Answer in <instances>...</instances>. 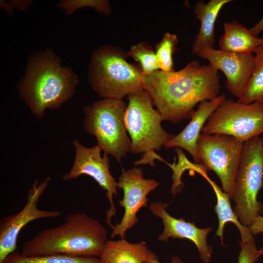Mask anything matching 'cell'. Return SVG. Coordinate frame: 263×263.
Wrapping results in <instances>:
<instances>
[{
  "mask_svg": "<svg viewBox=\"0 0 263 263\" xmlns=\"http://www.w3.org/2000/svg\"><path fill=\"white\" fill-rule=\"evenodd\" d=\"M107 239L108 231L99 220L83 212H74L68 214L62 224L43 229L26 241L21 253L27 256L99 257Z\"/></svg>",
  "mask_w": 263,
  "mask_h": 263,
  "instance_id": "7a4b0ae2",
  "label": "cell"
},
{
  "mask_svg": "<svg viewBox=\"0 0 263 263\" xmlns=\"http://www.w3.org/2000/svg\"><path fill=\"white\" fill-rule=\"evenodd\" d=\"M127 106L123 100L104 98L83 109L84 130L96 137L104 154L112 155L119 163L131 151L124 122Z\"/></svg>",
  "mask_w": 263,
  "mask_h": 263,
  "instance_id": "8992f818",
  "label": "cell"
},
{
  "mask_svg": "<svg viewBox=\"0 0 263 263\" xmlns=\"http://www.w3.org/2000/svg\"><path fill=\"white\" fill-rule=\"evenodd\" d=\"M14 8H17L19 10H24L29 7L32 3L31 0H10L9 1Z\"/></svg>",
  "mask_w": 263,
  "mask_h": 263,
  "instance_id": "4316f807",
  "label": "cell"
},
{
  "mask_svg": "<svg viewBox=\"0 0 263 263\" xmlns=\"http://www.w3.org/2000/svg\"><path fill=\"white\" fill-rule=\"evenodd\" d=\"M249 30L254 36L258 37L259 34L263 30V17Z\"/></svg>",
  "mask_w": 263,
  "mask_h": 263,
  "instance_id": "83f0119b",
  "label": "cell"
},
{
  "mask_svg": "<svg viewBox=\"0 0 263 263\" xmlns=\"http://www.w3.org/2000/svg\"><path fill=\"white\" fill-rule=\"evenodd\" d=\"M58 6L63 9L67 15L72 14L83 7L95 9L106 16L109 15L112 10L110 2L107 0H63L59 2Z\"/></svg>",
  "mask_w": 263,
  "mask_h": 263,
  "instance_id": "cb8c5ba5",
  "label": "cell"
},
{
  "mask_svg": "<svg viewBox=\"0 0 263 263\" xmlns=\"http://www.w3.org/2000/svg\"><path fill=\"white\" fill-rule=\"evenodd\" d=\"M145 263H160L158 257L155 255L154 257H153L152 258H151L150 260L148 261ZM183 263L182 261L177 257H174L172 259V263Z\"/></svg>",
  "mask_w": 263,
  "mask_h": 263,
  "instance_id": "f1b7e54d",
  "label": "cell"
},
{
  "mask_svg": "<svg viewBox=\"0 0 263 263\" xmlns=\"http://www.w3.org/2000/svg\"><path fill=\"white\" fill-rule=\"evenodd\" d=\"M169 205L168 203L152 202L149 206L151 212L162 220L164 225L163 232L158 237L159 240L168 242L169 238L189 240L196 246L201 261L209 263L213 249L212 246L208 245L207 238L212 228H200L193 223L187 222L183 218L172 217L166 210Z\"/></svg>",
  "mask_w": 263,
  "mask_h": 263,
  "instance_id": "5bb4252c",
  "label": "cell"
},
{
  "mask_svg": "<svg viewBox=\"0 0 263 263\" xmlns=\"http://www.w3.org/2000/svg\"><path fill=\"white\" fill-rule=\"evenodd\" d=\"M254 54L251 76L238 98L245 104L254 102L263 103V45L259 46Z\"/></svg>",
  "mask_w": 263,
  "mask_h": 263,
  "instance_id": "ffe728a7",
  "label": "cell"
},
{
  "mask_svg": "<svg viewBox=\"0 0 263 263\" xmlns=\"http://www.w3.org/2000/svg\"><path fill=\"white\" fill-rule=\"evenodd\" d=\"M50 51L39 53L29 62L18 86L21 98L31 113L40 119L46 109H56L74 94L77 76Z\"/></svg>",
  "mask_w": 263,
  "mask_h": 263,
  "instance_id": "3957f363",
  "label": "cell"
},
{
  "mask_svg": "<svg viewBox=\"0 0 263 263\" xmlns=\"http://www.w3.org/2000/svg\"><path fill=\"white\" fill-rule=\"evenodd\" d=\"M158 185L159 183L154 179H145L141 168L133 167L123 171L117 186L123 190V198L119 204L125 212L120 223L112 228V238L119 235L121 239H124L126 232L138 223L137 212L141 208L148 206V194Z\"/></svg>",
  "mask_w": 263,
  "mask_h": 263,
  "instance_id": "7c38bea8",
  "label": "cell"
},
{
  "mask_svg": "<svg viewBox=\"0 0 263 263\" xmlns=\"http://www.w3.org/2000/svg\"><path fill=\"white\" fill-rule=\"evenodd\" d=\"M73 144L75 149V157L70 171L62 175V179L69 181L81 175L92 177L104 190L110 203V208L106 213V222L113 228L111 219L115 214L113 195L117 194V182L110 171L109 158L107 154L101 155V149L96 145L91 148L83 146L77 140Z\"/></svg>",
  "mask_w": 263,
  "mask_h": 263,
  "instance_id": "30bf717a",
  "label": "cell"
},
{
  "mask_svg": "<svg viewBox=\"0 0 263 263\" xmlns=\"http://www.w3.org/2000/svg\"><path fill=\"white\" fill-rule=\"evenodd\" d=\"M124 122L131 137V151L144 153L134 162L136 165L149 164L154 167V160H163L155 153L165 147L174 136L161 126L163 120L160 113L153 108L152 100L144 89L128 95Z\"/></svg>",
  "mask_w": 263,
  "mask_h": 263,
  "instance_id": "277c9868",
  "label": "cell"
},
{
  "mask_svg": "<svg viewBox=\"0 0 263 263\" xmlns=\"http://www.w3.org/2000/svg\"><path fill=\"white\" fill-rule=\"evenodd\" d=\"M200 173L209 182L216 196L217 204L214 207V211L217 215L219 223L216 235L220 238L223 243L225 225L228 222H232L235 224L240 232L241 242H244L253 240V236L251 234L248 227L243 225L240 223L232 209L229 196L206 175L205 171H202Z\"/></svg>",
  "mask_w": 263,
  "mask_h": 263,
  "instance_id": "d6986e66",
  "label": "cell"
},
{
  "mask_svg": "<svg viewBox=\"0 0 263 263\" xmlns=\"http://www.w3.org/2000/svg\"><path fill=\"white\" fill-rule=\"evenodd\" d=\"M261 45H263V37L261 38Z\"/></svg>",
  "mask_w": 263,
  "mask_h": 263,
  "instance_id": "4dcf8cb0",
  "label": "cell"
},
{
  "mask_svg": "<svg viewBox=\"0 0 263 263\" xmlns=\"http://www.w3.org/2000/svg\"><path fill=\"white\" fill-rule=\"evenodd\" d=\"M263 184V137L259 136L243 144L233 189L234 211L244 226L263 213V205L258 200Z\"/></svg>",
  "mask_w": 263,
  "mask_h": 263,
  "instance_id": "52a82bcc",
  "label": "cell"
},
{
  "mask_svg": "<svg viewBox=\"0 0 263 263\" xmlns=\"http://www.w3.org/2000/svg\"><path fill=\"white\" fill-rule=\"evenodd\" d=\"M155 255L144 242L132 244L121 239L108 240L99 258L102 263H145Z\"/></svg>",
  "mask_w": 263,
  "mask_h": 263,
  "instance_id": "e0dca14e",
  "label": "cell"
},
{
  "mask_svg": "<svg viewBox=\"0 0 263 263\" xmlns=\"http://www.w3.org/2000/svg\"><path fill=\"white\" fill-rule=\"evenodd\" d=\"M206 134H225L244 143L263 134V103L225 99L203 127Z\"/></svg>",
  "mask_w": 263,
  "mask_h": 263,
  "instance_id": "9c48e42d",
  "label": "cell"
},
{
  "mask_svg": "<svg viewBox=\"0 0 263 263\" xmlns=\"http://www.w3.org/2000/svg\"><path fill=\"white\" fill-rule=\"evenodd\" d=\"M248 228L253 236L263 233V216L260 215L256 217Z\"/></svg>",
  "mask_w": 263,
  "mask_h": 263,
  "instance_id": "484cf974",
  "label": "cell"
},
{
  "mask_svg": "<svg viewBox=\"0 0 263 263\" xmlns=\"http://www.w3.org/2000/svg\"><path fill=\"white\" fill-rule=\"evenodd\" d=\"M178 43L177 36L166 33L161 41L155 46V54L159 70L165 72L175 71L173 55Z\"/></svg>",
  "mask_w": 263,
  "mask_h": 263,
  "instance_id": "7402d4cb",
  "label": "cell"
},
{
  "mask_svg": "<svg viewBox=\"0 0 263 263\" xmlns=\"http://www.w3.org/2000/svg\"><path fill=\"white\" fill-rule=\"evenodd\" d=\"M226 98L225 94L211 100L201 102L197 110L191 116V120L184 129L166 145V148L179 147L187 150L195 162L198 163L197 143L203 127L211 114Z\"/></svg>",
  "mask_w": 263,
  "mask_h": 263,
  "instance_id": "9a60e30c",
  "label": "cell"
},
{
  "mask_svg": "<svg viewBox=\"0 0 263 263\" xmlns=\"http://www.w3.org/2000/svg\"><path fill=\"white\" fill-rule=\"evenodd\" d=\"M241 247L238 256V263H255L261 257L257 249L255 240L247 242L240 241Z\"/></svg>",
  "mask_w": 263,
  "mask_h": 263,
  "instance_id": "d4e9b609",
  "label": "cell"
},
{
  "mask_svg": "<svg viewBox=\"0 0 263 263\" xmlns=\"http://www.w3.org/2000/svg\"><path fill=\"white\" fill-rule=\"evenodd\" d=\"M126 55L139 63L143 75L150 74L159 70L155 51L146 42H141L132 46Z\"/></svg>",
  "mask_w": 263,
  "mask_h": 263,
  "instance_id": "603a6c76",
  "label": "cell"
},
{
  "mask_svg": "<svg viewBox=\"0 0 263 263\" xmlns=\"http://www.w3.org/2000/svg\"><path fill=\"white\" fill-rule=\"evenodd\" d=\"M261 45V38L236 20L224 23V33L220 38V50L236 53H252Z\"/></svg>",
  "mask_w": 263,
  "mask_h": 263,
  "instance_id": "ac0fdd59",
  "label": "cell"
},
{
  "mask_svg": "<svg viewBox=\"0 0 263 263\" xmlns=\"http://www.w3.org/2000/svg\"><path fill=\"white\" fill-rule=\"evenodd\" d=\"M196 55L224 74L226 88L239 98L253 72L252 53H236L211 48L202 49Z\"/></svg>",
  "mask_w": 263,
  "mask_h": 263,
  "instance_id": "4fadbf2b",
  "label": "cell"
},
{
  "mask_svg": "<svg viewBox=\"0 0 263 263\" xmlns=\"http://www.w3.org/2000/svg\"><path fill=\"white\" fill-rule=\"evenodd\" d=\"M244 142L225 134L201 133L197 143L198 163L205 171H214L223 190L232 199L236 177Z\"/></svg>",
  "mask_w": 263,
  "mask_h": 263,
  "instance_id": "ba28073f",
  "label": "cell"
},
{
  "mask_svg": "<svg viewBox=\"0 0 263 263\" xmlns=\"http://www.w3.org/2000/svg\"><path fill=\"white\" fill-rule=\"evenodd\" d=\"M126 53L110 45L92 53L88 78L92 89L103 98L123 100L129 94L143 89L140 66L129 63Z\"/></svg>",
  "mask_w": 263,
  "mask_h": 263,
  "instance_id": "5b68a950",
  "label": "cell"
},
{
  "mask_svg": "<svg viewBox=\"0 0 263 263\" xmlns=\"http://www.w3.org/2000/svg\"><path fill=\"white\" fill-rule=\"evenodd\" d=\"M258 252L261 256H263V248H261L260 249L258 250Z\"/></svg>",
  "mask_w": 263,
  "mask_h": 263,
  "instance_id": "f546056e",
  "label": "cell"
},
{
  "mask_svg": "<svg viewBox=\"0 0 263 263\" xmlns=\"http://www.w3.org/2000/svg\"><path fill=\"white\" fill-rule=\"evenodd\" d=\"M217 70L210 63L194 60L178 71L157 70L143 75V89L149 94L163 120L177 123L191 118L194 107L218 96Z\"/></svg>",
  "mask_w": 263,
  "mask_h": 263,
  "instance_id": "6da1fadb",
  "label": "cell"
},
{
  "mask_svg": "<svg viewBox=\"0 0 263 263\" xmlns=\"http://www.w3.org/2000/svg\"><path fill=\"white\" fill-rule=\"evenodd\" d=\"M0 263H102L99 257L67 255L27 256L19 252L10 254Z\"/></svg>",
  "mask_w": 263,
  "mask_h": 263,
  "instance_id": "44dd1931",
  "label": "cell"
},
{
  "mask_svg": "<svg viewBox=\"0 0 263 263\" xmlns=\"http://www.w3.org/2000/svg\"><path fill=\"white\" fill-rule=\"evenodd\" d=\"M232 0H210L206 3L198 0L193 11L200 22L199 32L193 41L192 50L196 54L201 50L213 48L215 42V24L218 15L225 4Z\"/></svg>",
  "mask_w": 263,
  "mask_h": 263,
  "instance_id": "2e32d148",
  "label": "cell"
},
{
  "mask_svg": "<svg viewBox=\"0 0 263 263\" xmlns=\"http://www.w3.org/2000/svg\"><path fill=\"white\" fill-rule=\"evenodd\" d=\"M51 178L41 183L36 180L28 190L26 203L17 213L3 217L0 221V263L17 248L19 235L28 223L38 219L56 218L59 211L44 210L38 205L41 196L48 187Z\"/></svg>",
  "mask_w": 263,
  "mask_h": 263,
  "instance_id": "8fae6325",
  "label": "cell"
}]
</instances>
